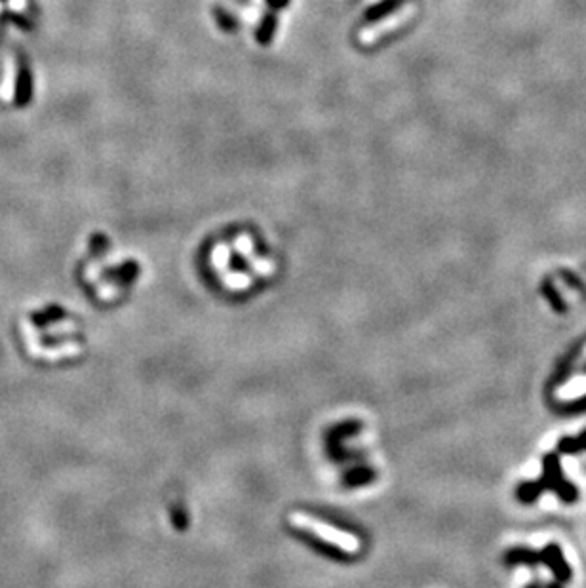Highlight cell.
<instances>
[{"label":"cell","mask_w":586,"mask_h":588,"mask_svg":"<svg viewBox=\"0 0 586 588\" xmlns=\"http://www.w3.org/2000/svg\"><path fill=\"white\" fill-rule=\"evenodd\" d=\"M290 522H292L295 527H299L301 532H307V533H310L313 537H316V539L326 541V543H329V545L339 546V548L345 550L347 554H358L360 552V548H362L358 537L349 535V533L339 532V529L333 527V525L324 524V522L313 518V516H308V514H305V512H292Z\"/></svg>","instance_id":"obj_1"},{"label":"cell","mask_w":586,"mask_h":588,"mask_svg":"<svg viewBox=\"0 0 586 588\" xmlns=\"http://www.w3.org/2000/svg\"><path fill=\"white\" fill-rule=\"evenodd\" d=\"M541 482H543L544 490L554 491L562 499V503L573 504L579 499L577 488L567 478H564L558 453H552L550 451V453H546L543 457V476H541Z\"/></svg>","instance_id":"obj_2"},{"label":"cell","mask_w":586,"mask_h":588,"mask_svg":"<svg viewBox=\"0 0 586 588\" xmlns=\"http://www.w3.org/2000/svg\"><path fill=\"white\" fill-rule=\"evenodd\" d=\"M541 564L548 567L552 575L556 577V581L559 582H569L573 579V569L571 566L565 560L564 552L556 543H548L541 550Z\"/></svg>","instance_id":"obj_3"},{"label":"cell","mask_w":586,"mask_h":588,"mask_svg":"<svg viewBox=\"0 0 586 588\" xmlns=\"http://www.w3.org/2000/svg\"><path fill=\"white\" fill-rule=\"evenodd\" d=\"M356 430H360V425L356 423V421H347V423H343V425H339V427H335L331 432L328 435V453L331 459H335V461H345L347 457H349V453L343 449V440H345V436L352 435V432H356Z\"/></svg>","instance_id":"obj_4"},{"label":"cell","mask_w":586,"mask_h":588,"mask_svg":"<svg viewBox=\"0 0 586 588\" xmlns=\"http://www.w3.org/2000/svg\"><path fill=\"white\" fill-rule=\"evenodd\" d=\"M504 564L506 566L535 567L541 564V552L527 548V546H514V548H509L504 554Z\"/></svg>","instance_id":"obj_5"},{"label":"cell","mask_w":586,"mask_h":588,"mask_svg":"<svg viewBox=\"0 0 586 588\" xmlns=\"http://www.w3.org/2000/svg\"><path fill=\"white\" fill-rule=\"evenodd\" d=\"M556 448L562 455H577L580 451H586V430H583L579 436H564Z\"/></svg>","instance_id":"obj_6"},{"label":"cell","mask_w":586,"mask_h":588,"mask_svg":"<svg viewBox=\"0 0 586 588\" xmlns=\"http://www.w3.org/2000/svg\"><path fill=\"white\" fill-rule=\"evenodd\" d=\"M544 491L546 490H544V485L541 480H537V482H525L518 485L516 497L520 503L533 504L539 497H541V495H543Z\"/></svg>","instance_id":"obj_7"},{"label":"cell","mask_w":586,"mask_h":588,"mask_svg":"<svg viewBox=\"0 0 586 588\" xmlns=\"http://www.w3.org/2000/svg\"><path fill=\"white\" fill-rule=\"evenodd\" d=\"M371 480H375V470L368 469V467H358L345 474V483L349 488H360V485L370 483Z\"/></svg>","instance_id":"obj_8"},{"label":"cell","mask_w":586,"mask_h":588,"mask_svg":"<svg viewBox=\"0 0 586 588\" xmlns=\"http://www.w3.org/2000/svg\"><path fill=\"white\" fill-rule=\"evenodd\" d=\"M543 294L548 297V301H550V305H552V308H554V310H558V312H565V308H567V307H565V303L562 301V297L558 295V292H556V289H554L550 284H544Z\"/></svg>","instance_id":"obj_9"},{"label":"cell","mask_w":586,"mask_h":588,"mask_svg":"<svg viewBox=\"0 0 586 588\" xmlns=\"http://www.w3.org/2000/svg\"><path fill=\"white\" fill-rule=\"evenodd\" d=\"M564 412H569V414H579V412H586V396H583V398H577L575 402H569V404H565Z\"/></svg>","instance_id":"obj_10"},{"label":"cell","mask_w":586,"mask_h":588,"mask_svg":"<svg viewBox=\"0 0 586 588\" xmlns=\"http://www.w3.org/2000/svg\"><path fill=\"white\" fill-rule=\"evenodd\" d=\"M525 588H546V585H544V582H541V581H535V582H529V585H527Z\"/></svg>","instance_id":"obj_11"},{"label":"cell","mask_w":586,"mask_h":588,"mask_svg":"<svg viewBox=\"0 0 586 588\" xmlns=\"http://www.w3.org/2000/svg\"><path fill=\"white\" fill-rule=\"evenodd\" d=\"M546 588H564V587H562V582H559V581H554V582H548V585H546Z\"/></svg>","instance_id":"obj_12"}]
</instances>
